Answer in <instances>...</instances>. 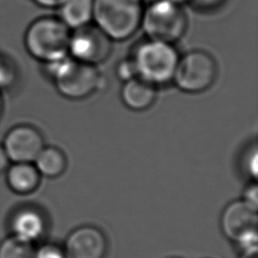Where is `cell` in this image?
Returning a JSON list of instances; mask_svg holds the SVG:
<instances>
[{"label":"cell","mask_w":258,"mask_h":258,"mask_svg":"<svg viewBox=\"0 0 258 258\" xmlns=\"http://www.w3.org/2000/svg\"><path fill=\"white\" fill-rule=\"evenodd\" d=\"M106 239L97 228L86 226L75 230L68 237L64 258H103Z\"/></svg>","instance_id":"obj_10"},{"label":"cell","mask_w":258,"mask_h":258,"mask_svg":"<svg viewBox=\"0 0 258 258\" xmlns=\"http://www.w3.org/2000/svg\"><path fill=\"white\" fill-rule=\"evenodd\" d=\"M2 110H3V100H2V96L0 94V116L2 114Z\"/></svg>","instance_id":"obj_27"},{"label":"cell","mask_w":258,"mask_h":258,"mask_svg":"<svg viewBox=\"0 0 258 258\" xmlns=\"http://www.w3.org/2000/svg\"><path fill=\"white\" fill-rule=\"evenodd\" d=\"M116 74L118 78L124 82L136 78L137 71L132 57L120 60L116 67Z\"/></svg>","instance_id":"obj_18"},{"label":"cell","mask_w":258,"mask_h":258,"mask_svg":"<svg viewBox=\"0 0 258 258\" xmlns=\"http://www.w3.org/2000/svg\"><path fill=\"white\" fill-rule=\"evenodd\" d=\"M121 98L129 109L143 111L153 104L156 98V89L155 86L136 77L124 82Z\"/></svg>","instance_id":"obj_11"},{"label":"cell","mask_w":258,"mask_h":258,"mask_svg":"<svg viewBox=\"0 0 258 258\" xmlns=\"http://www.w3.org/2000/svg\"><path fill=\"white\" fill-rule=\"evenodd\" d=\"M111 48V39L96 25L87 24L71 33L69 53L77 60L95 66L109 56Z\"/></svg>","instance_id":"obj_8"},{"label":"cell","mask_w":258,"mask_h":258,"mask_svg":"<svg viewBox=\"0 0 258 258\" xmlns=\"http://www.w3.org/2000/svg\"><path fill=\"white\" fill-rule=\"evenodd\" d=\"M217 66L211 54L194 50L178 58L172 81L186 93H200L212 86L216 79Z\"/></svg>","instance_id":"obj_6"},{"label":"cell","mask_w":258,"mask_h":258,"mask_svg":"<svg viewBox=\"0 0 258 258\" xmlns=\"http://www.w3.org/2000/svg\"><path fill=\"white\" fill-rule=\"evenodd\" d=\"M70 37V28L59 18L45 16L30 23L24 43L34 58L49 63L69 55Z\"/></svg>","instance_id":"obj_2"},{"label":"cell","mask_w":258,"mask_h":258,"mask_svg":"<svg viewBox=\"0 0 258 258\" xmlns=\"http://www.w3.org/2000/svg\"><path fill=\"white\" fill-rule=\"evenodd\" d=\"M187 20L181 6L155 0L143 11L141 25L148 39L172 44L184 34Z\"/></svg>","instance_id":"obj_5"},{"label":"cell","mask_w":258,"mask_h":258,"mask_svg":"<svg viewBox=\"0 0 258 258\" xmlns=\"http://www.w3.org/2000/svg\"><path fill=\"white\" fill-rule=\"evenodd\" d=\"M3 148L10 161L33 162L44 147L41 133L30 125H18L8 131Z\"/></svg>","instance_id":"obj_9"},{"label":"cell","mask_w":258,"mask_h":258,"mask_svg":"<svg viewBox=\"0 0 258 258\" xmlns=\"http://www.w3.org/2000/svg\"><path fill=\"white\" fill-rule=\"evenodd\" d=\"M32 1L42 7L55 8V7H59L64 0H32Z\"/></svg>","instance_id":"obj_22"},{"label":"cell","mask_w":258,"mask_h":258,"mask_svg":"<svg viewBox=\"0 0 258 258\" xmlns=\"http://www.w3.org/2000/svg\"><path fill=\"white\" fill-rule=\"evenodd\" d=\"M34 258H64V255L57 247L45 245L35 252Z\"/></svg>","instance_id":"obj_19"},{"label":"cell","mask_w":258,"mask_h":258,"mask_svg":"<svg viewBox=\"0 0 258 258\" xmlns=\"http://www.w3.org/2000/svg\"><path fill=\"white\" fill-rule=\"evenodd\" d=\"M32 163L40 174L55 177L66 170L67 158L59 148L48 146L41 149Z\"/></svg>","instance_id":"obj_14"},{"label":"cell","mask_w":258,"mask_h":258,"mask_svg":"<svg viewBox=\"0 0 258 258\" xmlns=\"http://www.w3.org/2000/svg\"><path fill=\"white\" fill-rule=\"evenodd\" d=\"M241 258H258V251H257V247L254 248H250L245 250L244 254L241 256Z\"/></svg>","instance_id":"obj_24"},{"label":"cell","mask_w":258,"mask_h":258,"mask_svg":"<svg viewBox=\"0 0 258 258\" xmlns=\"http://www.w3.org/2000/svg\"><path fill=\"white\" fill-rule=\"evenodd\" d=\"M43 227L44 224L40 215L30 210L19 213L13 222L16 236L29 241L37 238L42 233Z\"/></svg>","instance_id":"obj_15"},{"label":"cell","mask_w":258,"mask_h":258,"mask_svg":"<svg viewBox=\"0 0 258 258\" xmlns=\"http://www.w3.org/2000/svg\"><path fill=\"white\" fill-rule=\"evenodd\" d=\"M94 0H64L58 7L60 20L69 28H79L93 19Z\"/></svg>","instance_id":"obj_13"},{"label":"cell","mask_w":258,"mask_h":258,"mask_svg":"<svg viewBox=\"0 0 258 258\" xmlns=\"http://www.w3.org/2000/svg\"><path fill=\"white\" fill-rule=\"evenodd\" d=\"M170 2H173L175 4H178V5H181L182 3H185V2H188V1H191V0H168Z\"/></svg>","instance_id":"obj_26"},{"label":"cell","mask_w":258,"mask_h":258,"mask_svg":"<svg viewBox=\"0 0 258 258\" xmlns=\"http://www.w3.org/2000/svg\"><path fill=\"white\" fill-rule=\"evenodd\" d=\"M192 1H196L197 3H199V4L202 5V6L210 7V6L217 5L221 0H192Z\"/></svg>","instance_id":"obj_25"},{"label":"cell","mask_w":258,"mask_h":258,"mask_svg":"<svg viewBox=\"0 0 258 258\" xmlns=\"http://www.w3.org/2000/svg\"><path fill=\"white\" fill-rule=\"evenodd\" d=\"M15 69L10 60L0 55V91L10 87L15 81Z\"/></svg>","instance_id":"obj_17"},{"label":"cell","mask_w":258,"mask_h":258,"mask_svg":"<svg viewBox=\"0 0 258 258\" xmlns=\"http://www.w3.org/2000/svg\"><path fill=\"white\" fill-rule=\"evenodd\" d=\"M178 58L172 44L150 39L140 43L132 56L137 77L153 86L172 81Z\"/></svg>","instance_id":"obj_4"},{"label":"cell","mask_w":258,"mask_h":258,"mask_svg":"<svg viewBox=\"0 0 258 258\" xmlns=\"http://www.w3.org/2000/svg\"><path fill=\"white\" fill-rule=\"evenodd\" d=\"M243 201L252 208H258V187L256 183L250 184L244 191Z\"/></svg>","instance_id":"obj_20"},{"label":"cell","mask_w":258,"mask_h":258,"mask_svg":"<svg viewBox=\"0 0 258 258\" xmlns=\"http://www.w3.org/2000/svg\"><path fill=\"white\" fill-rule=\"evenodd\" d=\"M221 226L224 234L240 244L244 250L257 247V210L243 200L226 207L222 214Z\"/></svg>","instance_id":"obj_7"},{"label":"cell","mask_w":258,"mask_h":258,"mask_svg":"<svg viewBox=\"0 0 258 258\" xmlns=\"http://www.w3.org/2000/svg\"><path fill=\"white\" fill-rule=\"evenodd\" d=\"M257 150L256 148L250 150L246 156V160H245V165L247 168V171L250 175H252L253 177H256L257 175Z\"/></svg>","instance_id":"obj_21"},{"label":"cell","mask_w":258,"mask_h":258,"mask_svg":"<svg viewBox=\"0 0 258 258\" xmlns=\"http://www.w3.org/2000/svg\"><path fill=\"white\" fill-rule=\"evenodd\" d=\"M143 0H94L93 19L111 40L131 37L141 25Z\"/></svg>","instance_id":"obj_1"},{"label":"cell","mask_w":258,"mask_h":258,"mask_svg":"<svg viewBox=\"0 0 258 258\" xmlns=\"http://www.w3.org/2000/svg\"><path fill=\"white\" fill-rule=\"evenodd\" d=\"M35 251L31 241L12 236L0 245V258H34Z\"/></svg>","instance_id":"obj_16"},{"label":"cell","mask_w":258,"mask_h":258,"mask_svg":"<svg viewBox=\"0 0 258 258\" xmlns=\"http://www.w3.org/2000/svg\"><path fill=\"white\" fill-rule=\"evenodd\" d=\"M45 64L55 88L66 98L82 99L105 87V79L94 64L77 60L70 55Z\"/></svg>","instance_id":"obj_3"},{"label":"cell","mask_w":258,"mask_h":258,"mask_svg":"<svg viewBox=\"0 0 258 258\" xmlns=\"http://www.w3.org/2000/svg\"><path fill=\"white\" fill-rule=\"evenodd\" d=\"M8 162H9V159L5 153L3 146L0 144V172L6 169V167L8 166Z\"/></svg>","instance_id":"obj_23"},{"label":"cell","mask_w":258,"mask_h":258,"mask_svg":"<svg viewBox=\"0 0 258 258\" xmlns=\"http://www.w3.org/2000/svg\"><path fill=\"white\" fill-rule=\"evenodd\" d=\"M6 180L17 194H29L39 184L40 173L32 162H14L8 167Z\"/></svg>","instance_id":"obj_12"}]
</instances>
